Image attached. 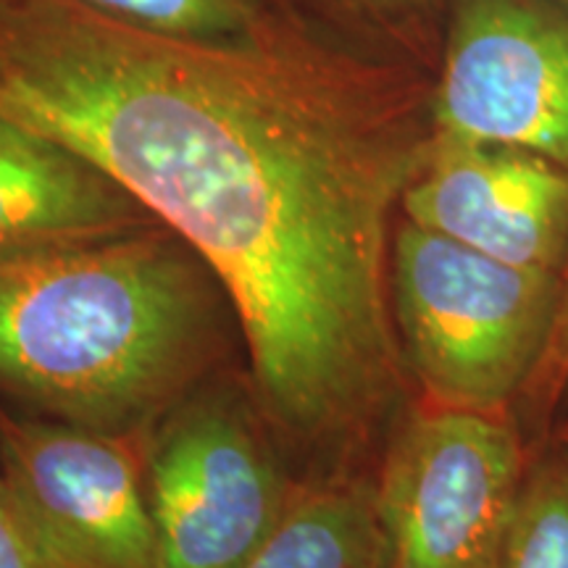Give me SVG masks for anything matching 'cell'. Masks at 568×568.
Returning <instances> with one entry per match:
<instances>
[{
	"mask_svg": "<svg viewBox=\"0 0 568 568\" xmlns=\"http://www.w3.org/2000/svg\"><path fill=\"white\" fill-rule=\"evenodd\" d=\"M0 568H48L0 489Z\"/></svg>",
	"mask_w": 568,
	"mask_h": 568,
	"instance_id": "obj_15",
	"label": "cell"
},
{
	"mask_svg": "<svg viewBox=\"0 0 568 568\" xmlns=\"http://www.w3.org/2000/svg\"><path fill=\"white\" fill-rule=\"evenodd\" d=\"M9 3H11V0H0V9H6Z\"/></svg>",
	"mask_w": 568,
	"mask_h": 568,
	"instance_id": "obj_17",
	"label": "cell"
},
{
	"mask_svg": "<svg viewBox=\"0 0 568 568\" xmlns=\"http://www.w3.org/2000/svg\"><path fill=\"white\" fill-rule=\"evenodd\" d=\"M400 213L506 264L560 274L568 261V169L527 148L435 132Z\"/></svg>",
	"mask_w": 568,
	"mask_h": 568,
	"instance_id": "obj_8",
	"label": "cell"
},
{
	"mask_svg": "<svg viewBox=\"0 0 568 568\" xmlns=\"http://www.w3.org/2000/svg\"><path fill=\"white\" fill-rule=\"evenodd\" d=\"M489 568H568V447L529 464Z\"/></svg>",
	"mask_w": 568,
	"mask_h": 568,
	"instance_id": "obj_12",
	"label": "cell"
},
{
	"mask_svg": "<svg viewBox=\"0 0 568 568\" xmlns=\"http://www.w3.org/2000/svg\"><path fill=\"white\" fill-rule=\"evenodd\" d=\"M527 468L508 414L408 410L374 477L389 568L493 566Z\"/></svg>",
	"mask_w": 568,
	"mask_h": 568,
	"instance_id": "obj_5",
	"label": "cell"
},
{
	"mask_svg": "<svg viewBox=\"0 0 568 568\" xmlns=\"http://www.w3.org/2000/svg\"><path fill=\"white\" fill-rule=\"evenodd\" d=\"M568 387V261L560 268V301H558V316L556 326H552V337L545 353L542 364H539L535 379L529 382L527 393L521 400L535 410L537 416H548L560 395Z\"/></svg>",
	"mask_w": 568,
	"mask_h": 568,
	"instance_id": "obj_14",
	"label": "cell"
},
{
	"mask_svg": "<svg viewBox=\"0 0 568 568\" xmlns=\"http://www.w3.org/2000/svg\"><path fill=\"white\" fill-rule=\"evenodd\" d=\"M163 568H245L293 506L284 453L245 393L219 376L140 437Z\"/></svg>",
	"mask_w": 568,
	"mask_h": 568,
	"instance_id": "obj_4",
	"label": "cell"
},
{
	"mask_svg": "<svg viewBox=\"0 0 568 568\" xmlns=\"http://www.w3.org/2000/svg\"><path fill=\"white\" fill-rule=\"evenodd\" d=\"M134 30L197 42L258 38L295 11L287 0H77Z\"/></svg>",
	"mask_w": 568,
	"mask_h": 568,
	"instance_id": "obj_11",
	"label": "cell"
},
{
	"mask_svg": "<svg viewBox=\"0 0 568 568\" xmlns=\"http://www.w3.org/2000/svg\"><path fill=\"white\" fill-rule=\"evenodd\" d=\"M232 329L222 282L163 224L6 266L0 400L140 439L216 376Z\"/></svg>",
	"mask_w": 568,
	"mask_h": 568,
	"instance_id": "obj_2",
	"label": "cell"
},
{
	"mask_svg": "<svg viewBox=\"0 0 568 568\" xmlns=\"http://www.w3.org/2000/svg\"><path fill=\"white\" fill-rule=\"evenodd\" d=\"M138 447L0 400V489L48 568H163Z\"/></svg>",
	"mask_w": 568,
	"mask_h": 568,
	"instance_id": "obj_6",
	"label": "cell"
},
{
	"mask_svg": "<svg viewBox=\"0 0 568 568\" xmlns=\"http://www.w3.org/2000/svg\"><path fill=\"white\" fill-rule=\"evenodd\" d=\"M389 295L406 368L426 403L508 414L548 353L560 274L506 264L400 219Z\"/></svg>",
	"mask_w": 568,
	"mask_h": 568,
	"instance_id": "obj_3",
	"label": "cell"
},
{
	"mask_svg": "<svg viewBox=\"0 0 568 568\" xmlns=\"http://www.w3.org/2000/svg\"><path fill=\"white\" fill-rule=\"evenodd\" d=\"M245 568H389L374 479L301 481L280 527Z\"/></svg>",
	"mask_w": 568,
	"mask_h": 568,
	"instance_id": "obj_10",
	"label": "cell"
},
{
	"mask_svg": "<svg viewBox=\"0 0 568 568\" xmlns=\"http://www.w3.org/2000/svg\"><path fill=\"white\" fill-rule=\"evenodd\" d=\"M432 119L568 169V0H447Z\"/></svg>",
	"mask_w": 568,
	"mask_h": 568,
	"instance_id": "obj_7",
	"label": "cell"
},
{
	"mask_svg": "<svg viewBox=\"0 0 568 568\" xmlns=\"http://www.w3.org/2000/svg\"><path fill=\"white\" fill-rule=\"evenodd\" d=\"M564 445L568 447V426H566V429H564Z\"/></svg>",
	"mask_w": 568,
	"mask_h": 568,
	"instance_id": "obj_16",
	"label": "cell"
},
{
	"mask_svg": "<svg viewBox=\"0 0 568 568\" xmlns=\"http://www.w3.org/2000/svg\"><path fill=\"white\" fill-rule=\"evenodd\" d=\"M0 113L88 155L211 266L255 406L303 481L379 466L414 385L389 258L435 145L432 82L303 13L197 42L77 0H11Z\"/></svg>",
	"mask_w": 568,
	"mask_h": 568,
	"instance_id": "obj_1",
	"label": "cell"
},
{
	"mask_svg": "<svg viewBox=\"0 0 568 568\" xmlns=\"http://www.w3.org/2000/svg\"><path fill=\"white\" fill-rule=\"evenodd\" d=\"M155 224L88 155L0 113V268Z\"/></svg>",
	"mask_w": 568,
	"mask_h": 568,
	"instance_id": "obj_9",
	"label": "cell"
},
{
	"mask_svg": "<svg viewBox=\"0 0 568 568\" xmlns=\"http://www.w3.org/2000/svg\"><path fill=\"white\" fill-rule=\"evenodd\" d=\"M295 11L322 19L332 32L358 34L424 55L435 42L437 21L445 19L447 0H287ZM305 17V13H303Z\"/></svg>",
	"mask_w": 568,
	"mask_h": 568,
	"instance_id": "obj_13",
	"label": "cell"
}]
</instances>
